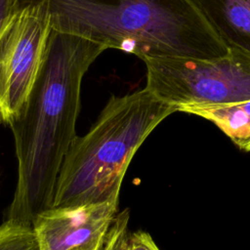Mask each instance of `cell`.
Returning a JSON list of instances; mask_svg holds the SVG:
<instances>
[{"label": "cell", "instance_id": "6da1fadb", "mask_svg": "<svg viewBox=\"0 0 250 250\" xmlns=\"http://www.w3.org/2000/svg\"><path fill=\"white\" fill-rule=\"evenodd\" d=\"M104 50L96 42L52 29L27 100L8 124L18 160L8 219L32 226L39 213L52 207L61 166L77 137L83 76Z\"/></svg>", "mask_w": 250, "mask_h": 250}, {"label": "cell", "instance_id": "7a4b0ae2", "mask_svg": "<svg viewBox=\"0 0 250 250\" xmlns=\"http://www.w3.org/2000/svg\"><path fill=\"white\" fill-rule=\"evenodd\" d=\"M47 3L52 29L139 57L214 59L229 47L192 0H16Z\"/></svg>", "mask_w": 250, "mask_h": 250}, {"label": "cell", "instance_id": "3957f363", "mask_svg": "<svg viewBox=\"0 0 250 250\" xmlns=\"http://www.w3.org/2000/svg\"><path fill=\"white\" fill-rule=\"evenodd\" d=\"M176 111L146 87L122 97L111 96L90 130L77 136L69 147L52 207L119 200L134 154L153 129Z\"/></svg>", "mask_w": 250, "mask_h": 250}, {"label": "cell", "instance_id": "277c9868", "mask_svg": "<svg viewBox=\"0 0 250 250\" xmlns=\"http://www.w3.org/2000/svg\"><path fill=\"white\" fill-rule=\"evenodd\" d=\"M146 67V88L177 111L250 100V52L230 46L214 59L152 57Z\"/></svg>", "mask_w": 250, "mask_h": 250}, {"label": "cell", "instance_id": "5b68a950", "mask_svg": "<svg viewBox=\"0 0 250 250\" xmlns=\"http://www.w3.org/2000/svg\"><path fill=\"white\" fill-rule=\"evenodd\" d=\"M52 31L45 1L18 7L0 35V119L9 124L23 107Z\"/></svg>", "mask_w": 250, "mask_h": 250}, {"label": "cell", "instance_id": "8992f818", "mask_svg": "<svg viewBox=\"0 0 250 250\" xmlns=\"http://www.w3.org/2000/svg\"><path fill=\"white\" fill-rule=\"evenodd\" d=\"M118 201L42 211L32 224L39 250H86L102 246L116 217Z\"/></svg>", "mask_w": 250, "mask_h": 250}, {"label": "cell", "instance_id": "52a82bcc", "mask_svg": "<svg viewBox=\"0 0 250 250\" xmlns=\"http://www.w3.org/2000/svg\"><path fill=\"white\" fill-rule=\"evenodd\" d=\"M227 44L250 52V0H192Z\"/></svg>", "mask_w": 250, "mask_h": 250}, {"label": "cell", "instance_id": "ba28073f", "mask_svg": "<svg viewBox=\"0 0 250 250\" xmlns=\"http://www.w3.org/2000/svg\"><path fill=\"white\" fill-rule=\"evenodd\" d=\"M182 112L198 115L214 123L241 150L250 151V100L207 106H190Z\"/></svg>", "mask_w": 250, "mask_h": 250}, {"label": "cell", "instance_id": "9c48e42d", "mask_svg": "<svg viewBox=\"0 0 250 250\" xmlns=\"http://www.w3.org/2000/svg\"><path fill=\"white\" fill-rule=\"evenodd\" d=\"M0 250H39L32 226L7 219L0 226Z\"/></svg>", "mask_w": 250, "mask_h": 250}, {"label": "cell", "instance_id": "30bf717a", "mask_svg": "<svg viewBox=\"0 0 250 250\" xmlns=\"http://www.w3.org/2000/svg\"><path fill=\"white\" fill-rule=\"evenodd\" d=\"M129 219L128 210L117 215L109 229L108 234L104 243L97 248L86 249V250H113L122 237L127 233V222Z\"/></svg>", "mask_w": 250, "mask_h": 250}, {"label": "cell", "instance_id": "8fae6325", "mask_svg": "<svg viewBox=\"0 0 250 250\" xmlns=\"http://www.w3.org/2000/svg\"><path fill=\"white\" fill-rule=\"evenodd\" d=\"M123 250H159L151 236L145 231H137L128 235Z\"/></svg>", "mask_w": 250, "mask_h": 250}, {"label": "cell", "instance_id": "7c38bea8", "mask_svg": "<svg viewBox=\"0 0 250 250\" xmlns=\"http://www.w3.org/2000/svg\"><path fill=\"white\" fill-rule=\"evenodd\" d=\"M16 11V0H0V35Z\"/></svg>", "mask_w": 250, "mask_h": 250}, {"label": "cell", "instance_id": "4fadbf2b", "mask_svg": "<svg viewBox=\"0 0 250 250\" xmlns=\"http://www.w3.org/2000/svg\"><path fill=\"white\" fill-rule=\"evenodd\" d=\"M127 236H128V234H125V236L119 241V243L114 247L113 250H123L125 242H126V239H127Z\"/></svg>", "mask_w": 250, "mask_h": 250}]
</instances>
